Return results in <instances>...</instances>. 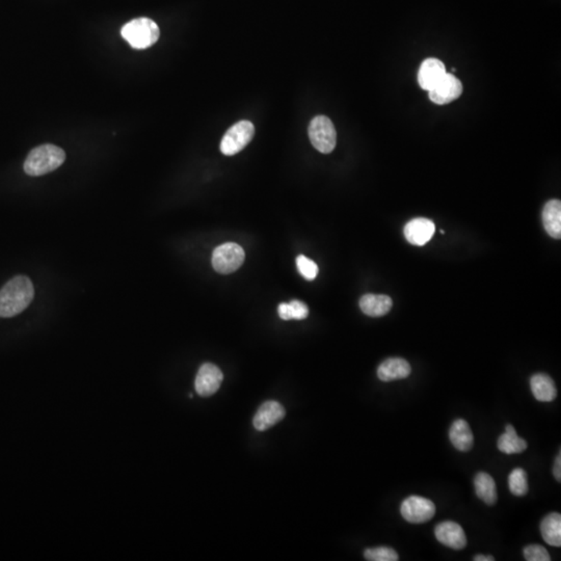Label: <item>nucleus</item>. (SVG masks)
<instances>
[{
  "mask_svg": "<svg viewBox=\"0 0 561 561\" xmlns=\"http://www.w3.org/2000/svg\"><path fill=\"white\" fill-rule=\"evenodd\" d=\"M35 296L31 279L18 276L8 281L0 290V317L10 318L25 310Z\"/></svg>",
  "mask_w": 561,
  "mask_h": 561,
  "instance_id": "1",
  "label": "nucleus"
},
{
  "mask_svg": "<svg viewBox=\"0 0 561 561\" xmlns=\"http://www.w3.org/2000/svg\"><path fill=\"white\" fill-rule=\"evenodd\" d=\"M66 160V153L58 146H39L29 152L24 162V172L29 176H43L60 168Z\"/></svg>",
  "mask_w": 561,
  "mask_h": 561,
  "instance_id": "2",
  "label": "nucleus"
},
{
  "mask_svg": "<svg viewBox=\"0 0 561 561\" xmlns=\"http://www.w3.org/2000/svg\"><path fill=\"white\" fill-rule=\"evenodd\" d=\"M123 39L126 40L135 49L151 47L159 39L158 25L149 18L133 19L121 29Z\"/></svg>",
  "mask_w": 561,
  "mask_h": 561,
  "instance_id": "3",
  "label": "nucleus"
},
{
  "mask_svg": "<svg viewBox=\"0 0 561 561\" xmlns=\"http://www.w3.org/2000/svg\"><path fill=\"white\" fill-rule=\"evenodd\" d=\"M309 137L313 147L323 154L333 152L337 144L335 126L325 116H317L311 121L309 126Z\"/></svg>",
  "mask_w": 561,
  "mask_h": 561,
  "instance_id": "4",
  "label": "nucleus"
},
{
  "mask_svg": "<svg viewBox=\"0 0 561 561\" xmlns=\"http://www.w3.org/2000/svg\"><path fill=\"white\" fill-rule=\"evenodd\" d=\"M255 135V127L250 121H241L233 125L221 141V151L224 155L233 156L243 151Z\"/></svg>",
  "mask_w": 561,
  "mask_h": 561,
  "instance_id": "5",
  "label": "nucleus"
},
{
  "mask_svg": "<svg viewBox=\"0 0 561 561\" xmlns=\"http://www.w3.org/2000/svg\"><path fill=\"white\" fill-rule=\"evenodd\" d=\"M245 258V251L241 245L233 243H224L214 250L212 266L218 274H232L243 266Z\"/></svg>",
  "mask_w": 561,
  "mask_h": 561,
  "instance_id": "6",
  "label": "nucleus"
},
{
  "mask_svg": "<svg viewBox=\"0 0 561 561\" xmlns=\"http://www.w3.org/2000/svg\"><path fill=\"white\" fill-rule=\"evenodd\" d=\"M400 512L404 520L412 524H423L429 522L435 514V506L433 501L420 496H411L402 503Z\"/></svg>",
  "mask_w": 561,
  "mask_h": 561,
  "instance_id": "7",
  "label": "nucleus"
},
{
  "mask_svg": "<svg viewBox=\"0 0 561 561\" xmlns=\"http://www.w3.org/2000/svg\"><path fill=\"white\" fill-rule=\"evenodd\" d=\"M224 374L221 369L212 363L202 365L195 381L197 393L202 397L214 395L222 385Z\"/></svg>",
  "mask_w": 561,
  "mask_h": 561,
  "instance_id": "8",
  "label": "nucleus"
},
{
  "mask_svg": "<svg viewBox=\"0 0 561 561\" xmlns=\"http://www.w3.org/2000/svg\"><path fill=\"white\" fill-rule=\"evenodd\" d=\"M464 91L463 83L454 74L446 73L442 80L429 91V99L438 105H445L458 99Z\"/></svg>",
  "mask_w": 561,
  "mask_h": 561,
  "instance_id": "9",
  "label": "nucleus"
},
{
  "mask_svg": "<svg viewBox=\"0 0 561 561\" xmlns=\"http://www.w3.org/2000/svg\"><path fill=\"white\" fill-rule=\"evenodd\" d=\"M435 535L439 543L454 550H462L467 546L466 533L460 524L451 521L440 523L435 526Z\"/></svg>",
  "mask_w": 561,
  "mask_h": 561,
  "instance_id": "10",
  "label": "nucleus"
},
{
  "mask_svg": "<svg viewBox=\"0 0 561 561\" xmlns=\"http://www.w3.org/2000/svg\"><path fill=\"white\" fill-rule=\"evenodd\" d=\"M435 227L429 218H418L410 221L404 227V236L413 245L422 247L426 245L435 234Z\"/></svg>",
  "mask_w": 561,
  "mask_h": 561,
  "instance_id": "11",
  "label": "nucleus"
},
{
  "mask_svg": "<svg viewBox=\"0 0 561 561\" xmlns=\"http://www.w3.org/2000/svg\"><path fill=\"white\" fill-rule=\"evenodd\" d=\"M446 73L447 71L442 60L433 58H427L419 69L418 83L421 89L431 91L442 80Z\"/></svg>",
  "mask_w": 561,
  "mask_h": 561,
  "instance_id": "12",
  "label": "nucleus"
},
{
  "mask_svg": "<svg viewBox=\"0 0 561 561\" xmlns=\"http://www.w3.org/2000/svg\"><path fill=\"white\" fill-rule=\"evenodd\" d=\"M285 417V408L278 402H266L260 406L254 417L253 424L257 431H264L280 422Z\"/></svg>",
  "mask_w": 561,
  "mask_h": 561,
  "instance_id": "13",
  "label": "nucleus"
},
{
  "mask_svg": "<svg viewBox=\"0 0 561 561\" xmlns=\"http://www.w3.org/2000/svg\"><path fill=\"white\" fill-rule=\"evenodd\" d=\"M412 372L408 361L402 358H390L379 365L377 377L381 381H393L406 379Z\"/></svg>",
  "mask_w": 561,
  "mask_h": 561,
  "instance_id": "14",
  "label": "nucleus"
},
{
  "mask_svg": "<svg viewBox=\"0 0 561 561\" xmlns=\"http://www.w3.org/2000/svg\"><path fill=\"white\" fill-rule=\"evenodd\" d=\"M449 439L454 448L462 452L472 449L474 444L472 431L468 422L464 419H458L452 423L449 431Z\"/></svg>",
  "mask_w": 561,
  "mask_h": 561,
  "instance_id": "15",
  "label": "nucleus"
},
{
  "mask_svg": "<svg viewBox=\"0 0 561 561\" xmlns=\"http://www.w3.org/2000/svg\"><path fill=\"white\" fill-rule=\"evenodd\" d=\"M530 388L535 399L542 402H553L558 396V389L551 377L546 373H537L530 379Z\"/></svg>",
  "mask_w": 561,
  "mask_h": 561,
  "instance_id": "16",
  "label": "nucleus"
},
{
  "mask_svg": "<svg viewBox=\"0 0 561 561\" xmlns=\"http://www.w3.org/2000/svg\"><path fill=\"white\" fill-rule=\"evenodd\" d=\"M392 304L393 302L388 295L365 294L360 300L361 310L370 317L383 316L391 310Z\"/></svg>",
  "mask_w": 561,
  "mask_h": 561,
  "instance_id": "17",
  "label": "nucleus"
},
{
  "mask_svg": "<svg viewBox=\"0 0 561 561\" xmlns=\"http://www.w3.org/2000/svg\"><path fill=\"white\" fill-rule=\"evenodd\" d=\"M543 223L546 232H547L552 239H560L561 202L560 200H551V201L546 204L543 210Z\"/></svg>",
  "mask_w": 561,
  "mask_h": 561,
  "instance_id": "18",
  "label": "nucleus"
},
{
  "mask_svg": "<svg viewBox=\"0 0 561 561\" xmlns=\"http://www.w3.org/2000/svg\"><path fill=\"white\" fill-rule=\"evenodd\" d=\"M498 449L506 454H522L527 449V442L519 437L512 425L506 426V433L500 435L497 442Z\"/></svg>",
  "mask_w": 561,
  "mask_h": 561,
  "instance_id": "19",
  "label": "nucleus"
},
{
  "mask_svg": "<svg viewBox=\"0 0 561 561\" xmlns=\"http://www.w3.org/2000/svg\"><path fill=\"white\" fill-rule=\"evenodd\" d=\"M477 497L487 506H494L497 501V487L493 477L487 473L481 472L474 478Z\"/></svg>",
  "mask_w": 561,
  "mask_h": 561,
  "instance_id": "20",
  "label": "nucleus"
},
{
  "mask_svg": "<svg viewBox=\"0 0 561 561\" xmlns=\"http://www.w3.org/2000/svg\"><path fill=\"white\" fill-rule=\"evenodd\" d=\"M541 533L544 541L552 547L561 546V516L558 512L548 515L542 521Z\"/></svg>",
  "mask_w": 561,
  "mask_h": 561,
  "instance_id": "21",
  "label": "nucleus"
},
{
  "mask_svg": "<svg viewBox=\"0 0 561 561\" xmlns=\"http://www.w3.org/2000/svg\"><path fill=\"white\" fill-rule=\"evenodd\" d=\"M278 312L284 320H291V319L302 320V319L307 318L309 314L307 304L296 300H292L288 304L283 302V304H279Z\"/></svg>",
  "mask_w": 561,
  "mask_h": 561,
  "instance_id": "22",
  "label": "nucleus"
},
{
  "mask_svg": "<svg viewBox=\"0 0 561 561\" xmlns=\"http://www.w3.org/2000/svg\"><path fill=\"white\" fill-rule=\"evenodd\" d=\"M508 487L510 493L517 497H523L529 491L528 481H527V473L524 469L516 468L512 471L508 477Z\"/></svg>",
  "mask_w": 561,
  "mask_h": 561,
  "instance_id": "23",
  "label": "nucleus"
},
{
  "mask_svg": "<svg viewBox=\"0 0 561 561\" xmlns=\"http://www.w3.org/2000/svg\"><path fill=\"white\" fill-rule=\"evenodd\" d=\"M365 560L370 561H397L399 560L397 552L389 547H377L367 549L364 553Z\"/></svg>",
  "mask_w": 561,
  "mask_h": 561,
  "instance_id": "24",
  "label": "nucleus"
},
{
  "mask_svg": "<svg viewBox=\"0 0 561 561\" xmlns=\"http://www.w3.org/2000/svg\"><path fill=\"white\" fill-rule=\"evenodd\" d=\"M296 266L298 272L306 280L313 281L318 275V266L306 256L300 255L296 258Z\"/></svg>",
  "mask_w": 561,
  "mask_h": 561,
  "instance_id": "25",
  "label": "nucleus"
},
{
  "mask_svg": "<svg viewBox=\"0 0 561 561\" xmlns=\"http://www.w3.org/2000/svg\"><path fill=\"white\" fill-rule=\"evenodd\" d=\"M524 558L527 561H550L549 552L541 545H529L524 548Z\"/></svg>",
  "mask_w": 561,
  "mask_h": 561,
  "instance_id": "26",
  "label": "nucleus"
},
{
  "mask_svg": "<svg viewBox=\"0 0 561 561\" xmlns=\"http://www.w3.org/2000/svg\"><path fill=\"white\" fill-rule=\"evenodd\" d=\"M554 476H555V479L558 481H561V456L560 452L558 454V458L555 460V465H554Z\"/></svg>",
  "mask_w": 561,
  "mask_h": 561,
  "instance_id": "27",
  "label": "nucleus"
},
{
  "mask_svg": "<svg viewBox=\"0 0 561 561\" xmlns=\"http://www.w3.org/2000/svg\"><path fill=\"white\" fill-rule=\"evenodd\" d=\"M473 560L475 561H494L495 558L493 556L476 555Z\"/></svg>",
  "mask_w": 561,
  "mask_h": 561,
  "instance_id": "28",
  "label": "nucleus"
}]
</instances>
